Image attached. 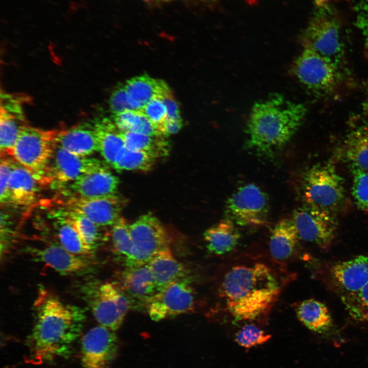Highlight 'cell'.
<instances>
[{
	"mask_svg": "<svg viewBox=\"0 0 368 368\" xmlns=\"http://www.w3.org/2000/svg\"><path fill=\"white\" fill-rule=\"evenodd\" d=\"M302 193L306 204L334 214L343 204V179L331 163L314 165L304 173Z\"/></svg>",
	"mask_w": 368,
	"mask_h": 368,
	"instance_id": "cell-7",
	"label": "cell"
},
{
	"mask_svg": "<svg viewBox=\"0 0 368 368\" xmlns=\"http://www.w3.org/2000/svg\"><path fill=\"white\" fill-rule=\"evenodd\" d=\"M118 349L113 331L100 325L92 328L81 340L80 368H108Z\"/></svg>",
	"mask_w": 368,
	"mask_h": 368,
	"instance_id": "cell-14",
	"label": "cell"
},
{
	"mask_svg": "<svg viewBox=\"0 0 368 368\" xmlns=\"http://www.w3.org/2000/svg\"><path fill=\"white\" fill-rule=\"evenodd\" d=\"M343 29L342 18L333 5L315 6L302 33L303 46L339 68L344 53Z\"/></svg>",
	"mask_w": 368,
	"mask_h": 368,
	"instance_id": "cell-4",
	"label": "cell"
},
{
	"mask_svg": "<svg viewBox=\"0 0 368 368\" xmlns=\"http://www.w3.org/2000/svg\"><path fill=\"white\" fill-rule=\"evenodd\" d=\"M201 1H209H209H214V0H201Z\"/></svg>",
	"mask_w": 368,
	"mask_h": 368,
	"instance_id": "cell-48",
	"label": "cell"
},
{
	"mask_svg": "<svg viewBox=\"0 0 368 368\" xmlns=\"http://www.w3.org/2000/svg\"><path fill=\"white\" fill-rule=\"evenodd\" d=\"M111 226L110 235L113 251L123 260L125 266L129 267L133 252L129 225L124 218L121 217Z\"/></svg>",
	"mask_w": 368,
	"mask_h": 368,
	"instance_id": "cell-35",
	"label": "cell"
},
{
	"mask_svg": "<svg viewBox=\"0 0 368 368\" xmlns=\"http://www.w3.org/2000/svg\"><path fill=\"white\" fill-rule=\"evenodd\" d=\"M118 134L128 149L149 152L158 157L167 155L169 152L168 143L160 138L161 136L119 130Z\"/></svg>",
	"mask_w": 368,
	"mask_h": 368,
	"instance_id": "cell-33",
	"label": "cell"
},
{
	"mask_svg": "<svg viewBox=\"0 0 368 368\" xmlns=\"http://www.w3.org/2000/svg\"><path fill=\"white\" fill-rule=\"evenodd\" d=\"M366 107L368 110V98H367V101L366 102Z\"/></svg>",
	"mask_w": 368,
	"mask_h": 368,
	"instance_id": "cell-47",
	"label": "cell"
},
{
	"mask_svg": "<svg viewBox=\"0 0 368 368\" xmlns=\"http://www.w3.org/2000/svg\"><path fill=\"white\" fill-rule=\"evenodd\" d=\"M300 238L292 219H283L273 227L269 242L271 256L279 262L288 259L293 254Z\"/></svg>",
	"mask_w": 368,
	"mask_h": 368,
	"instance_id": "cell-26",
	"label": "cell"
},
{
	"mask_svg": "<svg viewBox=\"0 0 368 368\" xmlns=\"http://www.w3.org/2000/svg\"><path fill=\"white\" fill-rule=\"evenodd\" d=\"M271 335L254 324H246L235 335V341L241 347L249 348L267 342Z\"/></svg>",
	"mask_w": 368,
	"mask_h": 368,
	"instance_id": "cell-36",
	"label": "cell"
},
{
	"mask_svg": "<svg viewBox=\"0 0 368 368\" xmlns=\"http://www.w3.org/2000/svg\"><path fill=\"white\" fill-rule=\"evenodd\" d=\"M281 291L272 271L263 263L240 265L225 274L219 292L236 320H253L273 305Z\"/></svg>",
	"mask_w": 368,
	"mask_h": 368,
	"instance_id": "cell-2",
	"label": "cell"
},
{
	"mask_svg": "<svg viewBox=\"0 0 368 368\" xmlns=\"http://www.w3.org/2000/svg\"><path fill=\"white\" fill-rule=\"evenodd\" d=\"M182 120H166L158 127V130L163 135H167L177 133L182 127Z\"/></svg>",
	"mask_w": 368,
	"mask_h": 368,
	"instance_id": "cell-44",
	"label": "cell"
},
{
	"mask_svg": "<svg viewBox=\"0 0 368 368\" xmlns=\"http://www.w3.org/2000/svg\"><path fill=\"white\" fill-rule=\"evenodd\" d=\"M40 185L32 174L16 162L9 183V205L29 206L36 201Z\"/></svg>",
	"mask_w": 368,
	"mask_h": 368,
	"instance_id": "cell-22",
	"label": "cell"
},
{
	"mask_svg": "<svg viewBox=\"0 0 368 368\" xmlns=\"http://www.w3.org/2000/svg\"><path fill=\"white\" fill-rule=\"evenodd\" d=\"M307 112L301 103L274 95L253 106L247 122L245 146L272 157L290 140Z\"/></svg>",
	"mask_w": 368,
	"mask_h": 368,
	"instance_id": "cell-3",
	"label": "cell"
},
{
	"mask_svg": "<svg viewBox=\"0 0 368 368\" xmlns=\"http://www.w3.org/2000/svg\"><path fill=\"white\" fill-rule=\"evenodd\" d=\"M353 175L352 194L357 207L368 211V171L352 170Z\"/></svg>",
	"mask_w": 368,
	"mask_h": 368,
	"instance_id": "cell-37",
	"label": "cell"
},
{
	"mask_svg": "<svg viewBox=\"0 0 368 368\" xmlns=\"http://www.w3.org/2000/svg\"><path fill=\"white\" fill-rule=\"evenodd\" d=\"M109 106L113 114L134 110L129 102L124 85L119 86L113 90L110 96Z\"/></svg>",
	"mask_w": 368,
	"mask_h": 368,
	"instance_id": "cell-41",
	"label": "cell"
},
{
	"mask_svg": "<svg viewBox=\"0 0 368 368\" xmlns=\"http://www.w3.org/2000/svg\"><path fill=\"white\" fill-rule=\"evenodd\" d=\"M315 6H322L329 3V0H314Z\"/></svg>",
	"mask_w": 368,
	"mask_h": 368,
	"instance_id": "cell-45",
	"label": "cell"
},
{
	"mask_svg": "<svg viewBox=\"0 0 368 368\" xmlns=\"http://www.w3.org/2000/svg\"><path fill=\"white\" fill-rule=\"evenodd\" d=\"M106 165L98 158L73 154L56 145L50 165L51 185L59 188Z\"/></svg>",
	"mask_w": 368,
	"mask_h": 368,
	"instance_id": "cell-15",
	"label": "cell"
},
{
	"mask_svg": "<svg viewBox=\"0 0 368 368\" xmlns=\"http://www.w3.org/2000/svg\"><path fill=\"white\" fill-rule=\"evenodd\" d=\"M269 212L267 195L254 183L238 187L227 199L225 206L226 218L243 226L265 224Z\"/></svg>",
	"mask_w": 368,
	"mask_h": 368,
	"instance_id": "cell-8",
	"label": "cell"
},
{
	"mask_svg": "<svg viewBox=\"0 0 368 368\" xmlns=\"http://www.w3.org/2000/svg\"><path fill=\"white\" fill-rule=\"evenodd\" d=\"M119 179L106 165L94 171L82 174L74 181L59 188L63 196L82 198H100L117 194Z\"/></svg>",
	"mask_w": 368,
	"mask_h": 368,
	"instance_id": "cell-16",
	"label": "cell"
},
{
	"mask_svg": "<svg viewBox=\"0 0 368 368\" xmlns=\"http://www.w3.org/2000/svg\"><path fill=\"white\" fill-rule=\"evenodd\" d=\"M58 130H43L27 124L20 130L13 158L30 172L40 185L52 184L50 165Z\"/></svg>",
	"mask_w": 368,
	"mask_h": 368,
	"instance_id": "cell-5",
	"label": "cell"
},
{
	"mask_svg": "<svg viewBox=\"0 0 368 368\" xmlns=\"http://www.w3.org/2000/svg\"><path fill=\"white\" fill-rule=\"evenodd\" d=\"M240 237L236 224L227 218L211 226L203 234L207 249L216 255L232 251L237 245Z\"/></svg>",
	"mask_w": 368,
	"mask_h": 368,
	"instance_id": "cell-25",
	"label": "cell"
},
{
	"mask_svg": "<svg viewBox=\"0 0 368 368\" xmlns=\"http://www.w3.org/2000/svg\"><path fill=\"white\" fill-rule=\"evenodd\" d=\"M82 298L99 325L115 331L122 325L131 303L119 283L90 281L80 288Z\"/></svg>",
	"mask_w": 368,
	"mask_h": 368,
	"instance_id": "cell-6",
	"label": "cell"
},
{
	"mask_svg": "<svg viewBox=\"0 0 368 368\" xmlns=\"http://www.w3.org/2000/svg\"><path fill=\"white\" fill-rule=\"evenodd\" d=\"M330 275L348 301L368 282V255H359L335 263L330 269Z\"/></svg>",
	"mask_w": 368,
	"mask_h": 368,
	"instance_id": "cell-18",
	"label": "cell"
},
{
	"mask_svg": "<svg viewBox=\"0 0 368 368\" xmlns=\"http://www.w3.org/2000/svg\"><path fill=\"white\" fill-rule=\"evenodd\" d=\"M292 220L300 238L324 249L332 243L338 223L334 214L305 204L294 210Z\"/></svg>",
	"mask_w": 368,
	"mask_h": 368,
	"instance_id": "cell-12",
	"label": "cell"
},
{
	"mask_svg": "<svg viewBox=\"0 0 368 368\" xmlns=\"http://www.w3.org/2000/svg\"><path fill=\"white\" fill-rule=\"evenodd\" d=\"M291 71L304 86L319 94L332 91L339 81L338 68L305 46L293 62Z\"/></svg>",
	"mask_w": 368,
	"mask_h": 368,
	"instance_id": "cell-10",
	"label": "cell"
},
{
	"mask_svg": "<svg viewBox=\"0 0 368 368\" xmlns=\"http://www.w3.org/2000/svg\"><path fill=\"white\" fill-rule=\"evenodd\" d=\"M20 98L1 95L0 114L1 156L13 157V150L21 128L26 125Z\"/></svg>",
	"mask_w": 368,
	"mask_h": 368,
	"instance_id": "cell-19",
	"label": "cell"
},
{
	"mask_svg": "<svg viewBox=\"0 0 368 368\" xmlns=\"http://www.w3.org/2000/svg\"><path fill=\"white\" fill-rule=\"evenodd\" d=\"M124 86L129 102L135 110H142L154 98L171 91L165 82L147 75L132 78Z\"/></svg>",
	"mask_w": 368,
	"mask_h": 368,
	"instance_id": "cell-23",
	"label": "cell"
},
{
	"mask_svg": "<svg viewBox=\"0 0 368 368\" xmlns=\"http://www.w3.org/2000/svg\"><path fill=\"white\" fill-rule=\"evenodd\" d=\"M126 204V199L117 194L94 198L63 196L51 203L54 205V210L79 213L102 227L112 226Z\"/></svg>",
	"mask_w": 368,
	"mask_h": 368,
	"instance_id": "cell-11",
	"label": "cell"
},
{
	"mask_svg": "<svg viewBox=\"0 0 368 368\" xmlns=\"http://www.w3.org/2000/svg\"><path fill=\"white\" fill-rule=\"evenodd\" d=\"M144 1L148 3H155V2H169L172 0H144Z\"/></svg>",
	"mask_w": 368,
	"mask_h": 368,
	"instance_id": "cell-46",
	"label": "cell"
},
{
	"mask_svg": "<svg viewBox=\"0 0 368 368\" xmlns=\"http://www.w3.org/2000/svg\"><path fill=\"white\" fill-rule=\"evenodd\" d=\"M99 152L105 162L112 167L116 158L125 147V144L118 134L119 129L114 124L107 120L96 123Z\"/></svg>",
	"mask_w": 368,
	"mask_h": 368,
	"instance_id": "cell-29",
	"label": "cell"
},
{
	"mask_svg": "<svg viewBox=\"0 0 368 368\" xmlns=\"http://www.w3.org/2000/svg\"><path fill=\"white\" fill-rule=\"evenodd\" d=\"M52 214L66 218L74 225L82 240L93 252L105 238L102 228L85 217L77 212L54 210Z\"/></svg>",
	"mask_w": 368,
	"mask_h": 368,
	"instance_id": "cell-30",
	"label": "cell"
},
{
	"mask_svg": "<svg viewBox=\"0 0 368 368\" xmlns=\"http://www.w3.org/2000/svg\"><path fill=\"white\" fill-rule=\"evenodd\" d=\"M33 311V326L26 340L28 362L38 364L68 356L85 321L84 310L40 287Z\"/></svg>",
	"mask_w": 368,
	"mask_h": 368,
	"instance_id": "cell-1",
	"label": "cell"
},
{
	"mask_svg": "<svg viewBox=\"0 0 368 368\" xmlns=\"http://www.w3.org/2000/svg\"><path fill=\"white\" fill-rule=\"evenodd\" d=\"M130 302L147 307L149 300L157 292L155 281L148 264L126 267L119 283Z\"/></svg>",
	"mask_w": 368,
	"mask_h": 368,
	"instance_id": "cell-20",
	"label": "cell"
},
{
	"mask_svg": "<svg viewBox=\"0 0 368 368\" xmlns=\"http://www.w3.org/2000/svg\"><path fill=\"white\" fill-rule=\"evenodd\" d=\"M158 157L145 151L134 150L125 147L117 156L112 168L118 171L151 170Z\"/></svg>",
	"mask_w": 368,
	"mask_h": 368,
	"instance_id": "cell-34",
	"label": "cell"
},
{
	"mask_svg": "<svg viewBox=\"0 0 368 368\" xmlns=\"http://www.w3.org/2000/svg\"><path fill=\"white\" fill-rule=\"evenodd\" d=\"M191 282L187 278L172 283L157 292L147 305L150 318L159 321L195 310L196 295Z\"/></svg>",
	"mask_w": 368,
	"mask_h": 368,
	"instance_id": "cell-13",
	"label": "cell"
},
{
	"mask_svg": "<svg viewBox=\"0 0 368 368\" xmlns=\"http://www.w3.org/2000/svg\"><path fill=\"white\" fill-rule=\"evenodd\" d=\"M27 253L33 259L64 275L86 273L91 269V263L84 257L74 255L59 243H52L41 248L28 247Z\"/></svg>",
	"mask_w": 368,
	"mask_h": 368,
	"instance_id": "cell-17",
	"label": "cell"
},
{
	"mask_svg": "<svg viewBox=\"0 0 368 368\" xmlns=\"http://www.w3.org/2000/svg\"><path fill=\"white\" fill-rule=\"evenodd\" d=\"M338 1H339V0H338ZM346 1H348V0H346Z\"/></svg>",
	"mask_w": 368,
	"mask_h": 368,
	"instance_id": "cell-49",
	"label": "cell"
},
{
	"mask_svg": "<svg viewBox=\"0 0 368 368\" xmlns=\"http://www.w3.org/2000/svg\"><path fill=\"white\" fill-rule=\"evenodd\" d=\"M59 243L70 252L86 257L93 252L86 245L73 224L66 218L53 215Z\"/></svg>",
	"mask_w": 368,
	"mask_h": 368,
	"instance_id": "cell-31",
	"label": "cell"
},
{
	"mask_svg": "<svg viewBox=\"0 0 368 368\" xmlns=\"http://www.w3.org/2000/svg\"><path fill=\"white\" fill-rule=\"evenodd\" d=\"M141 111L157 129L167 119V108L160 97H156L152 99Z\"/></svg>",
	"mask_w": 368,
	"mask_h": 368,
	"instance_id": "cell-40",
	"label": "cell"
},
{
	"mask_svg": "<svg viewBox=\"0 0 368 368\" xmlns=\"http://www.w3.org/2000/svg\"><path fill=\"white\" fill-rule=\"evenodd\" d=\"M114 124L122 131H129L153 136L163 135L141 110H129L114 114Z\"/></svg>",
	"mask_w": 368,
	"mask_h": 368,
	"instance_id": "cell-32",
	"label": "cell"
},
{
	"mask_svg": "<svg viewBox=\"0 0 368 368\" xmlns=\"http://www.w3.org/2000/svg\"><path fill=\"white\" fill-rule=\"evenodd\" d=\"M165 104L167 111V119L182 120L178 105L171 91L160 98Z\"/></svg>",
	"mask_w": 368,
	"mask_h": 368,
	"instance_id": "cell-43",
	"label": "cell"
},
{
	"mask_svg": "<svg viewBox=\"0 0 368 368\" xmlns=\"http://www.w3.org/2000/svg\"><path fill=\"white\" fill-rule=\"evenodd\" d=\"M129 231L133 244L129 267L147 264L156 255L170 248L171 238L167 229L151 213L129 225Z\"/></svg>",
	"mask_w": 368,
	"mask_h": 368,
	"instance_id": "cell-9",
	"label": "cell"
},
{
	"mask_svg": "<svg viewBox=\"0 0 368 368\" xmlns=\"http://www.w3.org/2000/svg\"><path fill=\"white\" fill-rule=\"evenodd\" d=\"M343 152L352 170L368 171V127L352 131L344 141Z\"/></svg>",
	"mask_w": 368,
	"mask_h": 368,
	"instance_id": "cell-28",
	"label": "cell"
},
{
	"mask_svg": "<svg viewBox=\"0 0 368 368\" xmlns=\"http://www.w3.org/2000/svg\"><path fill=\"white\" fill-rule=\"evenodd\" d=\"M299 320L308 329L318 333L329 330L332 326V319L328 307L315 299L306 300L296 308Z\"/></svg>",
	"mask_w": 368,
	"mask_h": 368,
	"instance_id": "cell-27",
	"label": "cell"
},
{
	"mask_svg": "<svg viewBox=\"0 0 368 368\" xmlns=\"http://www.w3.org/2000/svg\"><path fill=\"white\" fill-rule=\"evenodd\" d=\"M147 264L154 276L157 292L172 283L188 278V270L174 257L170 248L159 253Z\"/></svg>",
	"mask_w": 368,
	"mask_h": 368,
	"instance_id": "cell-24",
	"label": "cell"
},
{
	"mask_svg": "<svg viewBox=\"0 0 368 368\" xmlns=\"http://www.w3.org/2000/svg\"><path fill=\"white\" fill-rule=\"evenodd\" d=\"M348 306L353 313H356V317L358 314L368 313V282L354 296L347 301Z\"/></svg>",
	"mask_w": 368,
	"mask_h": 368,
	"instance_id": "cell-42",
	"label": "cell"
},
{
	"mask_svg": "<svg viewBox=\"0 0 368 368\" xmlns=\"http://www.w3.org/2000/svg\"><path fill=\"white\" fill-rule=\"evenodd\" d=\"M56 145L79 155L90 156L99 151V143L95 126L83 124L58 131Z\"/></svg>",
	"mask_w": 368,
	"mask_h": 368,
	"instance_id": "cell-21",
	"label": "cell"
},
{
	"mask_svg": "<svg viewBox=\"0 0 368 368\" xmlns=\"http://www.w3.org/2000/svg\"><path fill=\"white\" fill-rule=\"evenodd\" d=\"M15 163V160L12 157L1 156L0 200L1 206H4L9 205L8 183L11 171Z\"/></svg>",
	"mask_w": 368,
	"mask_h": 368,
	"instance_id": "cell-39",
	"label": "cell"
},
{
	"mask_svg": "<svg viewBox=\"0 0 368 368\" xmlns=\"http://www.w3.org/2000/svg\"><path fill=\"white\" fill-rule=\"evenodd\" d=\"M355 25L363 40L364 54L368 60V0H358L353 7Z\"/></svg>",
	"mask_w": 368,
	"mask_h": 368,
	"instance_id": "cell-38",
	"label": "cell"
}]
</instances>
